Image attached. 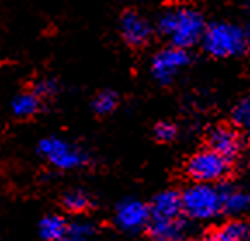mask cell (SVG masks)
Masks as SVG:
<instances>
[{
    "instance_id": "obj_4",
    "label": "cell",
    "mask_w": 250,
    "mask_h": 241,
    "mask_svg": "<svg viewBox=\"0 0 250 241\" xmlns=\"http://www.w3.org/2000/svg\"><path fill=\"white\" fill-rule=\"evenodd\" d=\"M37 151L58 170H77L90 163L87 153L61 137H43L37 146Z\"/></svg>"
},
{
    "instance_id": "obj_21",
    "label": "cell",
    "mask_w": 250,
    "mask_h": 241,
    "mask_svg": "<svg viewBox=\"0 0 250 241\" xmlns=\"http://www.w3.org/2000/svg\"><path fill=\"white\" fill-rule=\"evenodd\" d=\"M177 136V130L176 127L172 123H168V121H162V123H158L155 127V137L160 142H170V141H174Z\"/></svg>"
},
{
    "instance_id": "obj_3",
    "label": "cell",
    "mask_w": 250,
    "mask_h": 241,
    "mask_svg": "<svg viewBox=\"0 0 250 241\" xmlns=\"http://www.w3.org/2000/svg\"><path fill=\"white\" fill-rule=\"evenodd\" d=\"M183 214L195 221H207L223 212V187L195 182L181 195Z\"/></svg>"
},
{
    "instance_id": "obj_19",
    "label": "cell",
    "mask_w": 250,
    "mask_h": 241,
    "mask_svg": "<svg viewBox=\"0 0 250 241\" xmlns=\"http://www.w3.org/2000/svg\"><path fill=\"white\" fill-rule=\"evenodd\" d=\"M233 121L238 127L250 128V96L243 98L233 109Z\"/></svg>"
},
{
    "instance_id": "obj_16",
    "label": "cell",
    "mask_w": 250,
    "mask_h": 241,
    "mask_svg": "<svg viewBox=\"0 0 250 241\" xmlns=\"http://www.w3.org/2000/svg\"><path fill=\"white\" fill-rule=\"evenodd\" d=\"M61 203H62V208H64L68 214H73V215L85 214V212H89L90 208H92V200H90V196L80 189L68 191L66 195L62 196Z\"/></svg>"
},
{
    "instance_id": "obj_5",
    "label": "cell",
    "mask_w": 250,
    "mask_h": 241,
    "mask_svg": "<svg viewBox=\"0 0 250 241\" xmlns=\"http://www.w3.org/2000/svg\"><path fill=\"white\" fill-rule=\"evenodd\" d=\"M186 172L195 182L215 184L228 175L229 160L217 155L212 149H203L189 158L186 165Z\"/></svg>"
},
{
    "instance_id": "obj_15",
    "label": "cell",
    "mask_w": 250,
    "mask_h": 241,
    "mask_svg": "<svg viewBox=\"0 0 250 241\" xmlns=\"http://www.w3.org/2000/svg\"><path fill=\"white\" fill-rule=\"evenodd\" d=\"M250 210V193L233 187H223V212L243 214Z\"/></svg>"
},
{
    "instance_id": "obj_13",
    "label": "cell",
    "mask_w": 250,
    "mask_h": 241,
    "mask_svg": "<svg viewBox=\"0 0 250 241\" xmlns=\"http://www.w3.org/2000/svg\"><path fill=\"white\" fill-rule=\"evenodd\" d=\"M68 224L70 222L62 215L51 214L40 219L39 222V234L43 241H58L62 236H66L68 233Z\"/></svg>"
},
{
    "instance_id": "obj_8",
    "label": "cell",
    "mask_w": 250,
    "mask_h": 241,
    "mask_svg": "<svg viewBox=\"0 0 250 241\" xmlns=\"http://www.w3.org/2000/svg\"><path fill=\"white\" fill-rule=\"evenodd\" d=\"M118 30L124 42L130 47H143L149 42L153 28L145 16L136 11H125L118 21Z\"/></svg>"
},
{
    "instance_id": "obj_12",
    "label": "cell",
    "mask_w": 250,
    "mask_h": 241,
    "mask_svg": "<svg viewBox=\"0 0 250 241\" xmlns=\"http://www.w3.org/2000/svg\"><path fill=\"white\" fill-rule=\"evenodd\" d=\"M42 104H43L42 99L30 89V90H24V92H20L14 99H12L11 111L16 118H20V120H28V118H33L37 113H40Z\"/></svg>"
},
{
    "instance_id": "obj_9",
    "label": "cell",
    "mask_w": 250,
    "mask_h": 241,
    "mask_svg": "<svg viewBox=\"0 0 250 241\" xmlns=\"http://www.w3.org/2000/svg\"><path fill=\"white\" fill-rule=\"evenodd\" d=\"M149 241H186L189 229L181 217L177 219H149Z\"/></svg>"
},
{
    "instance_id": "obj_22",
    "label": "cell",
    "mask_w": 250,
    "mask_h": 241,
    "mask_svg": "<svg viewBox=\"0 0 250 241\" xmlns=\"http://www.w3.org/2000/svg\"><path fill=\"white\" fill-rule=\"evenodd\" d=\"M58 241H90L89 238H78V236H71V234L66 233V236H62L61 240Z\"/></svg>"
},
{
    "instance_id": "obj_23",
    "label": "cell",
    "mask_w": 250,
    "mask_h": 241,
    "mask_svg": "<svg viewBox=\"0 0 250 241\" xmlns=\"http://www.w3.org/2000/svg\"><path fill=\"white\" fill-rule=\"evenodd\" d=\"M243 5H245V12H247V18H249V24H250V0H243Z\"/></svg>"
},
{
    "instance_id": "obj_1",
    "label": "cell",
    "mask_w": 250,
    "mask_h": 241,
    "mask_svg": "<svg viewBox=\"0 0 250 241\" xmlns=\"http://www.w3.org/2000/svg\"><path fill=\"white\" fill-rule=\"evenodd\" d=\"M156 24L170 45L181 49L198 43L207 26L203 16L189 5H172L164 9Z\"/></svg>"
},
{
    "instance_id": "obj_24",
    "label": "cell",
    "mask_w": 250,
    "mask_h": 241,
    "mask_svg": "<svg viewBox=\"0 0 250 241\" xmlns=\"http://www.w3.org/2000/svg\"><path fill=\"white\" fill-rule=\"evenodd\" d=\"M196 241H212V236L208 234V236H202V238H198Z\"/></svg>"
},
{
    "instance_id": "obj_18",
    "label": "cell",
    "mask_w": 250,
    "mask_h": 241,
    "mask_svg": "<svg viewBox=\"0 0 250 241\" xmlns=\"http://www.w3.org/2000/svg\"><path fill=\"white\" fill-rule=\"evenodd\" d=\"M31 90L39 96L42 101H47V99L56 98L59 94V83L52 78H43V80H39L37 83H33Z\"/></svg>"
},
{
    "instance_id": "obj_11",
    "label": "cell",
    "mask_w": 250,
    "mask_h": 241,
    "mask_svg": "<svg viewBox=\"0 0 250 241\" xmlns=\"http://www.w3.org/2000/svg\"><path fill=\"white\" fill-rule=\"evenodd\" d=\"M181 215V195L176 191H162L149 205V219H177Z\"/></svg>"
},
{
    "instance_id": "obj_10",
    "label": "cell",
    "mask_w": 250,
    "mask_h": 241,
    "mask_svg": "<svg viewBox=\"0 0 250 241\" xmlns=\"http://www.w3.org/2000/svg\"><path fill=\"white\" fill-rule=\"evenodd\" d=\"M208 149L231 160L242 151V137L231 127H217L208 134Z\"/></svg>"
},
{
    "instance_id": "obj_26",
    "label": "cell",
    "mask_w": 250,
    "mask_h": 241,
    "mask_svg": "<svg viewBox=\"0 0 250 241\" xmlns=\"http://www.w3.org/2000/svg\"><path fill=\"white\" fill-rule=\"evenodd\" d=\"M249 130H250V128H249Z\"/></svg>"
},
{
    "instance_id": "obj_17",
    "label": "cell",
    "mask_w": 250,
    "mask_h": 241,
    "mask_svg": "<svg viewBox=\"0 0 250 241\" xmlns=\"http://www.w3.org/2000/svg\"><path fill=\"white\" fill-rule=\"evenodd\" d=\"M118 106V94L113 90H101L96 94V98L92 99V109L94 113L99 117H106V115L113 113Z\"/></svg>"
},
{
    "instance_id": "obj_2",
    "label": "cell",
    "mask_w": 250,
    "mask_h": 241,
    "mask_svg": "<svg viewBox=\"0 0 250 241\" xmlns=\"http://www.w3.org/2000/svg\"><path fill=\"white\" fill-rule=\"evenodd\" d=\"M200 42L214 58H234L250 51V31L229 21H217L205 26Z\"/></svg>"
},
{
    "instance_id": "obj_7",
    "label": "cell",
    "mask_w": 250,
    "mask_h": 241,
    "mask_svg": "<svg viewBox=\"0 0 250 241\" xmlns=\"http://www.w3.org/2000/svg\"><path fill=\"white\" fill-rule=\"evenodd\" d=\"M115 222L125 233H137L141 229H146L149 222V205L132 198L124 200L117 206Z\"/></svg>"
},
{
    "instance_id": "obj_6",
    "label": "cell",
    "mask_w": 250,
    "mask_h": 241,
    "mask_svg": "<svg viewBox=\"0 0 250 241\" xmlns=\"http://www.w3.org/2000/svg\"><path fill=\"white\" fill-rule=\"evenodd\" d=\"M189 62H191V56L188 49L170 45L151 59V77L155 78V82L162 85L170 83L176 78V75L184 70Z\"/></svg>"
},
{
    "instance_id": "obj_14",
    "label": "cell",
    "mask_w": 250,
    "mask_h": 241,
    "mask_svg": "<svg viewBox=\"0 0 250 241\" xmlns=\"http://www.w3.org/2000/svg\"><path fill=\"white\" fill-rule=\"evenodd\" d=\"M210 236L212 241H250V222L229 221Z\"/></svg>"
},
{
    "instance_id": "obj_25",
    "label": "cell",
    "mask_w": 250,
    "mask_h": 241,
    "mask_svg": "<svg viewBox=\"0 0 250 241\" xmlns=\"http://www.w3.org/2000/svg\"><path fill=\"white\" fill-rule=\"evenodd\" d=\"M117 2H132V0H117Z\"/></svg>"
},
{
    "instance_id": "obj_20",
    "label": "cell",
    "mask_w": 250,
    "mask_h": 241,
    "mask_svg": "<svg viewBox=\"0 0 250 241\" xmlns=\"http://www.w3.org/2000/svg\"><path fill=\"white\" fill-rule=\"evenodd\" d=\"M96 233V227L87 221H75L71 224H68V234L71 236H78V238H92Z\"/></svg>"
}]
</instances>
